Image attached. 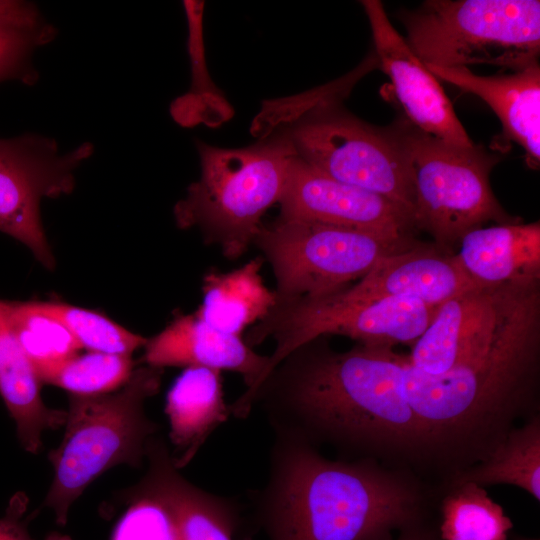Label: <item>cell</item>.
Segmentation results:
<instances>
[{"mask_svg": "<svg viewBox=\"0 0 540 540\" xmlns=\"http://www.w3.org/2000/svg\"><path fill=\"white\" fill-rule=\"evenodd\" d=\"M406 359L393 348L357 344L339 352L313 340L284 360L281 396L321 439L410 470L423 441L401 390Z\"/></svg>", "mask_w": 540, "mask_h": 540, "instance_id": "obj_1", "label": "cell"}, {"mask_svg": "<svg viewBox=\"0 0 540 540\" xmlns=\"http://www.w3.org/2000/svg\"><path fill=\"white\" fill-rule=\"evenodd\" d=\"M412 472L371 458L334 461L296 444L282 455L269 506L273 540H394L430 519Z\"/></svg>", "mask_w": 540, "mask_h": 540, "instance_id": "obj_2", "label": "cell"}, {"mask_svg": "<svg viewBox=\"0 0 540 540\" xmlns=\"http://www.w3.org/2000/svg\"><path fill=\"white\" fill-rule=\"evenodd\" d=\"M162 369L132 372L120 390L105 394H70L65 432L48 458L53 479L43 506L64 526L73 503L97 477L112 467H139L157 425L144 411L147 398L160 387Z\"/></svg>", "mask_w": 540, "mask_h": 540, "instance_id": "obj_3", "label": "cell"}, {"mask_svg": "<svg viewBox=\"0 0 540 540\" xmlns=\"http://www.w3.org/2000/svg\"><path fill=\"white\" fill-rule=\"evenodd\" d=\"M201 175L175 208L181 228L197 226L228 258L254 242L267 209L278 203L296 152L283 132L244 148L196 141Z\"/></svg>", "mask_w": 540, "mask_h": 540, "instance_id": "obj_4", "label": "cell"}, {"mask_svg": "<svg viewBox=\"0 0 540 540\" xmlns=\"http://www.w3.org/2000/svg\"><path fill=\"white\" fill-rule=\"evenodd\" d=\"M400 18L425 65L490 64L513 72L540 54L538 0H427Z\"/></svg>", "mask_w": 540, "mask_h": 540, "instance_id": "obj_5", "label": "cell"}, {"mask_svg": "<svg viewBox=\"0 0 540 540\" xmlns=\"http://www.w3.org/2000/svg\"><path fill=\"white\" fill-rule=\"evenodd\" d=\"M410 166L415 230L428 233L441 251L454 254L462 237L494 221L520 222L495 197L490 173L500 161L481 145L449 144L413 126L404 116L395 120Z\"/></svg>", "mask_w": 540, "mask_h": 540, "instance_id": "obj_6", "label": "cell"}, {"mask_svg": "<svg viewBox=\"0 0 540 540\" xmlns=\"http://www.w3.org/2000/svg\"><path fill=\"white\" fill-rule=\"evenodd\" d=\"M340 100L314 105L283 132L296 155L324 175L398 204L412 217V178L397 124H369L341 107Z\"/></svg>", "mask_w": 540, "mask_h": 540, "instance_id": "obj_7", "label": "cell"}, {"mask_svg": "<svg viewBox=\"0 0 540 540\" xmlns=\"http://www.w3.org/2000/svg\"><path fill=\"white\" fill-rule=\"evenodd\" d=\"M415 237H391L297 219L261 226L254 242L271 263L277 303L321 298L362 278L382 257Z\"/></svg>", "mask_w": 540, "mask_h": 540, "instance_id": "obj_8", "label": "cell"}, {"mask_svg": "<svg viewBox=\"0 0 540 540\" xmlns=\"http://www.w3.org/2000/svg\"><path fill=\"white\" fill-rule=\"evenodd\" d=\"M437 308L409 299L343 301L333 295L277 303L249 335V346L267 337L276 342L256 391L289 355L324 335L345 336L369 347L412 346Z\"/></svg>", "mask_w": 540, "mask_h": 540, "instance_id": "obj_9", "label": "cell"}, {"mask_svg": "<svg viewBox=\"0 0 540 540\" xmlns=\"http://www.w3.org/2000/svg\"><path fill=\"white\" fill-rule=\"evenodd\" d=\"M83 142L60 153L54 139L36 134L0 138V231L25 244L46 267L53 266L40 219V201L70 193L74 170L93 153Z\"/></svg>", "mask_w": 540, "mask_h": 540, "instance_id": "obj_10", "label": "cell"}, {"mask_svg": "<svg viewBox=\"0 0 540 540\" xmlns=\"http://www.w3.org/2000/svg\"><path fill=\"white\" fill-rule=\"evenodd\" d=\"M280 218L391 237H415L410 213L372 192L337 181L292 157L278 201Z\"/></svg>", "mask_w": 540, "mask_h": 540, "instance_id": "obj_11", "label": "cell"}, {"mask_svg": "<svg viewBox=\"0 0 540 540\" xmlns=\"http://www.w3.org/2000/svg\"><path fill=\"white\" fill-rule=\"evenodd\" d=\"M360 3L370 23L379 68L389 76L407 121L449 144L473 146L443 88L392 26L382 2Z\"/></svg>", "mask_w": 540, "mask_h": 540, "instance_id": "obj_12", "label": "cell"}, {"mask_svg": "<svg viewBox=\"0 0 540 540\" xmlns=\"http://www.w3.org/2000/svg\"><path fill=\"white\" fill-rule=\"evenodd\" d=\"M518 283L473 287L439 305L411 346L409 365L435 376L476 357L492 339Z\"/></svg>", "mask_w": 540, "mask_h": 540, "instance_id": "obj_13", "label": "cell"}, {"mask_svg": "<svg viewBox=\"0 0 540 540\" xmlns=\"http://www.w3.org/2000/svg\"><path fill=\"white\" fill-rule=\"evenodd\" d=\"M473 287L455 253L420 241L382 257L356 284L330 295L343 301L409 299L439 306Z\"/></svg>", "mask_w": 540, "mask_h": 540, "instance_id": "obj_14", "label": "cell"}, {"mask_svg": "<svg viewBox=\"0 0 540 540\" xmlns=\"http://www.w3.org/2000/svg\"><path fill=\"white\" fill-rule=\"evenodd\" d=\"M143 360L148 366L205 367L241 374L247 391L233 404L236 415L250 409L254 392L269 357L256 353L241 336L224 333L196 313L177 316L164 330L146 341Z\"/></svg>", "mask_w": 540, "mask_h": 540, "instance_id": "obj_15", "label": "cell"}, {"mask_svg": "<svg viewBox=\"0 0 540 540\" xmlns=\"http://www.w3.org/2000/svg\"><path fill=\"white\" fill-rule=\"evenodd\" d=\"M435 76L483 99L499 117L505 136L522 146L527 165L540 163V66L479 76L467 67L425 65Z\"/></svg>", "mask_w": 540, "mask_h": 540, "instance_id": "obj_16", "label": "cell"}, {"mask_svg": "<svg viewBox=\"0 0 540 540\" xmlns=\"http://www.w3.org/2000/svg\"><path fill=\"white\" fill-rule=\"evenodd\" d=\"M455 255L476 287L540 279V222L476 228L462 237Z\"/></svg>", "mask_w": 540, "mask_h": 540, "instance_id": "obj_17", "label": "cell"}, {"mask_svg": "<svg viewBox=\"0 0 540 540\" xmlns=\"http://www.w3.org/2000/svg\"><path fill=\"white\" fill-rule=\"evenodd\" d=\"M170 440L176 469L186 466L207 437L225 422L230 410L225 402L221 371L186 367L166 397Z\"/></svg>", "mask_w": 540, "mask_h": 540, "instance_id": "obj_18", "label": "cell"}, {"mask_svg": "<svg viewBox=\"0 0 540 540\" xmlns=\"http://www.w3.org/2000/svg\"><path fill=\"white\" fill-rule=\"evenodd\" d=\"M259 257L230 271H210L203 278V299L195 312L202 320L227 334L241 336L252 324L268 316L277 296L265 285Z\"/></svg>", "mask_w": 540, "mask_h": 540, "instance_id": "obj_19", "label": "cell"}, {"mask_svg": "<svg viewBox=\"0 0 540 540\" xmlns=\"http://www.w3.org/2000/svg\"><path fill=\"white\" fill-rule=\"evenodd\" d=\"M39 384L22 347L0 317V395L15 421L21 446L32 454L42 447V433L66 420L65 411L45 405Z\"/></svg>", "mask_w": 540, "mask_h": 540, "instance_id": "obj_20", "label": "cell"}, {"mask_svg": "<svg viewBox=\"0 0 540 540\" xmlns=\"http://www.w3.org/2000/svg\"><path fill=\"white\" fill-rule=\"evenodd\" d=\"M146 456L167 492L177 515L179 540H233L231 518L214 497L185 480L165 446L151 439Z\"/></svg>", "mask_w": 540, "mask_h": 540, "instance_id": "obj_21", "label": "cell"}, {"mask_svg": "<svg viewBox=\"0 0 540 540\" xmlns=\"http://www.w3.org/2000/svg\"><path fill=\"white\" fill-rule=\"evenodd\" d=\"M452 481H470L480 486L505 484L540 500V415L534 414L509 431L501 443L480 462ZM450 481V482H452Z\"/></svg>", "mask_w": 540, "mask_h": 540, "instance_id": "obj_22", "label": "cell"}, {"mask_svg": "<svg viewBox=\"0 0 540 540\" xmlns=\"http://www.w3.org/2000/svg\"><path fill=\"white\" fill-rule=\"evenodd\" d=\"M442 487L440 540H507L513 522L483 486L452 481Z\"/></svg>", "mask_w": 540, "mask_h": 540, "instance_id": "obj_23", "label": "cell"}, {"mask_svg": "<svg viewBox=\"0 0 540 540\" xmlns=\"http://www.w3.org/2000/svg\"><path fill=\"white\" fill-rule=\"evenodd\" d=\"M30 364L40 383L55 385L78 395L113 392L124 385L133 372L130 355L95 351L43 358Z\"/></svg>", "mask_w": 540, "mask_h": 540, "instance_id": "obj_24", "label": "cell"}, {"mask_svg": "<svg viewBox=\"0 0 540 540\" xmlns=\"http://www.w3.org/2000/svg\"><path fill=\"white\" fill-rule=\"evenodd\" d=\"M183 5L188 20V53L191 61L192 85L188 93L172 103L171 114L183 126L198 123L216 126L212 116L213 107L227 119L232 116V108L208 74L202 37L204 2L184 1Z\"/></svg>", "mask_w": 540, "mask_h": 540, "instance_id": "obj_25", "label": "cell"}, {"mask_svg": "<svg viewBox=\"0 0 540 540\" xmlns=\"http://www.w3.org/2000/svg\"><path fill=\"white\" fill-rule=\"evenodd\" d=\"M123 497L129 506L117 521L110 540H179L174 506L151 469Z\"/></svg>", "mask_w": 540, "mask_h": 540, "instance_id": "obj_26", "label": "cell"}, {"mask_svg": "<svg viewBox=\"0 0 540 540\" xmlns=\"http://www.w3.org/2000/svg\"><path fill=\"white\" fill-rule=\"evenodd\" d=\"M28 304L36 312L61 324L81 348L90 351L131 356L147 341L92 311L53 302Z\"/></svg>", "mask_w": 540, "mask_h": 540, "instance_id": "obj_27", "label": "cell"}, {"mask_svg": "<svg viewBox=\"0 0 540 540\" xmlns=\"http://www.w3.org/2000/svg\"><path fill=\"white\" fill-rule=\"evenodd\" d=\"M0 317L29 362L75 354L81 348L61 324L36 312L28 302L0 300Z\"/></svg>", "mask_w": 540, "mask_h": 540, "instance_id": "obj_28", "label": "cell"}, {"mask_svg": "<svg viewBox=\"0 0 540 540\" xmlns=\"http://www.w3.org/2000/svg\"><path fill=\"white\" fill-rule=\"evenodd\" d=\"M55 37V30L24 32L0 29V83L17 80L34 84L38 73L32 64L34 50Z\"/></svg>", "mask_w": 540, "mask_h": 540, "instance_id": "obj_29", "label": "cell"}, {"mask_svg": "<svg viewBox=\"0 0 540 540\" xmlns=\"http://www.w3.org/2000/svg\"><path fill=\"white\" fill-rule=\"evenodd\" d=\"M0 29L24 32L55 30L35 4L18 0H0Z\"/></svg>", "mask_w": 540, "mask_h": 540, "instance_id": "obj_30", "label": "cell"}, {"mask_svg": "<svg viewBox=\"0 0 540 540\" xmlns=\"http://www.w3.org/2000/svg\"><path fill=\"white\" fill-rule=\"evenodd\" d=\"M28 498L24 493H17L11 499L0 517V540H35L29 532L30 517H25ZM44 540H72L68 535L50 533Z\"/></svg>", "mask_w": 540, "mask_h": 540, "instance_id": "obj_31", "label": "cell"}, {"mask_svg": "<svg viewBox=\"0 0 540 540\" xmlns=\"http://www.w3.org/2000/svg\"><path fill=\"white\" fill-rule=\"evenodd\" d=\"M394 540H440L437 527L430 519L400 531Z\"/></svg>", "mask_w": 540, "mask_h": 540, "instance_id": "obj_32", "label": "cell"}, {"mask_svg": "<svg viewBox=\"0 0 540 540\" xmlns=\"http://www.w3.org/2000/svg\"><path fill=\"white\" fill-rule=\"evenodd\" d=\"M515 540H539L538 538H532V537H516Z\"/></svg>", "mask_w": 540, "mask_h": 540, "instance_id": "obj_33", "label": "cell"}]
</instances>
